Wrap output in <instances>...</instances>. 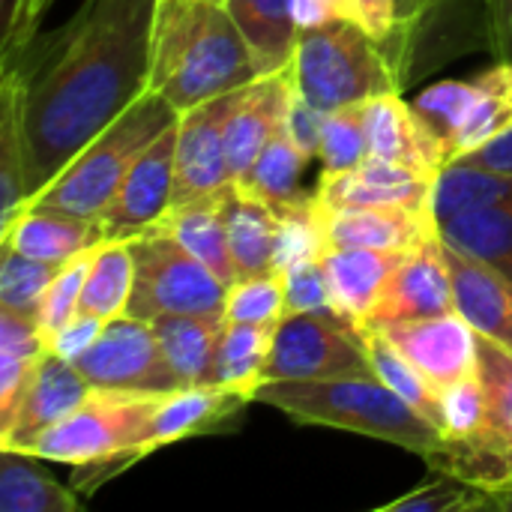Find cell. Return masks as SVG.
Listing matches in <instances>:
<instances>
[{
    "instance_id": "db71d44e",
    "label": "cell",
    "mask_w": 512,
    "mask_h": 512,
    "mask_svg": "<svg viewBox=\"0 0 512 512\" xmlns=\"http://www.w3.org/2000/svg\"><path fill=\"white\" fill-rule=\"evenodd\" d=\"M213 3H225V0H213Z\"/></svg>"
},
{
    "instance_id": "44dd1931",
    "label": "cell",
    "mask_w": 512,
    "mask_h": 512,
    "mask_svg": "<svg viewBox=\"0 0 512 512\" xmlns=\"http://www.w3.org/2000/svg\"><path fill=\"white\" fill-rule=\"evenodd\" d=\"M444 252L459 315L477 330V336H486L512 351V279L447 243Z\"/></svg>"
},
{
    "instance_id": "b9f144b4",
    "label": "cell",
    "mask_w": 512,
    "mask_h": 512,
    "mask_svg": "<svg viewBox=\"0 0 512 512\" xmlns=\"http://www.w3.org/2000/svg\"><path fill=\"white\" fill-rule=\"evenodd\" d=\"M96 249V246H93ZM93 249L75 255L72 261H66L60 267V273L54 276V282L48 285V291L42 294V303L36 309V324L39 333L45 339V345L54 339V333L78 312L81 306V291H84V279H87V267L93 258Z\"/></svg>"
},
{
    "instance_id": "8fae6325",
    "label": "cell",
    "mask_w": 512,
    "mask_h": 512,
    "mask_svg": "<svg viewBox=\"0 0 512 512\" xmlns=\"http://www.w3.org/2000/svg\"><path fill=\"white\" fill-rule=\"evenodd\" d=\"M243 90V87H240ZM240 90L207 99L177 117V144H174V204L198 201L216 195L231 180L228 150H225V123L240 99Z\"/></svg>"
},
{
    "instance_id": "ee69618b",
    "label": "cell",
    "mask_w": 512,
    "mask_h": 512,
    "mask_svg": "<svg viewBox=\"0 0 512 512\" xmlns=\"http://www.w3.org/2000/svg\"><path fill=\"white\" fill-rule=\"evenodd\" d=\"M282 276H285V315L333 312L330 285H327V273H324L321 258L300 261V264L282 270Z\"/></svg>"
},
{
    "instance_id": "60d3db41",
    "label": "cell",
    "mask_w": 512,
    "mask_h": 512,
    "mask_svg": "<svg viewBox=\"0 0 512 512\" xmlns=\"http://www.w3.org/2000/svg\"><path fill=\"white\" fill-rule=\"evenodd\" d=\"M285 318V276L282 270L237 279L228 288L225 321L237 324H279Z\"/></svg>"
},
{
    "instance_id": "7c38bea8",
    "label": "cell",
    "mask_w": 512,
    "mask_h": 512,
    "mask_svg": "<svg viewBox=\"0 0 512 512\" xmlns=\"http://www.w3.org/2000/svg\"><path fill=\"white\" fill-rule=\"evenodd\" d=\"M174 144L177 123L141 153L117 198L96 219L105 240H132L168 213L174 201Z\"/></svg>"
},
{
    "instance_id": "836d02e7",
    "label": "cell",
    "mask_w": 512,
    "mask_h": 512,
    "mask_svg": "<svg viewBox=\"0 0 512 512\" xmlns=\"http://www.w3.org/2000/svg\"><path fill=\"white\" fill-rule=\"evenodd\" d=\"M36 456L0 450V512H75V489H63L36 468Z\"/></svg>"
},
{
    "instance_id": "8d00e7d4",
    "label": "cell",
    "mask_w": 512,
    "mask_h": 512,
    "mask_svg": "<svg viewBox=\"0 0 512 512\" xmlns=\"http://www.w3.org/2000/svg\"><path fill=\"white\" fill-rule=\"evenodd\" d=\"M60 267L63 264H48V261L21 255L12 246H0V306L36 318L42 294L54 282Z\"/></svg>"
},
{
    "instance_id": "d6a6232c",
    "label": "cell",
    "mask_w": 512,
    "mask_h": 512,
    "mask_svg": "<svg viewBox=\"0 0 512 512\" xmlns=\"http://www.w3.org/2000/svg\"><path fill=\"white\" fill-rule=\"evenodd\" d=\"M132 282H135V264H132L129 240H102L93 249L78 312L96 315L102 321H114L126 315Z\"/></svg>"
},
{
    "instance_id": "2e32d148",
    "label": "cell",
    "mask_w": 512,
    "mask_h": 512,
    "mask_svg": "<svg viewBox=\"0 0 512 512\" xmlns=\"http://www.w3.org/2000/svg\"><path fill=\"white\" fill-rule=\"evenodd\" d=\"M384 330L396 348L438 387H450L462 378L477 375L480 354H477V330L456 312L417 318V321H399L384 324Z\"/></svg>"
},
{
    "instance_id": "5bb4252c",
    "label": "cell",
    "mask_w": 512,
    "mask_h": 512,
    "mask_svg": "<svg viewBox=\"0 0 512 512\" xmlns=\"http://www.w3.org/2000/svg\"><path fill=\"white\" fill-rule=\"evenodd\" d=\"M444 312H456V294H453V276L444 252V237L438 234L402 258L378 306L363 324L384 327V324L417 321Z\"/></svg>"
},
{
    "instance_id": "83f0119b",
    "label": "cell",
    "mask_w": 512,
    "mask_h": 512,
    "mask_svg": "<svg viewBox=\"0 0 512 512\" xmlns=\"http://www.w3.org/2000/svg\"><path fill=\"white\" fill-rule=\"evenodd\" d=\"M27 144H24V72L3 69L0 78V228L27 207Z\"/></svg>"
},
{
    "instance_id": "bcb514c9",
    "label": "cell",
    "mask_w": 512,
    "mask_h": 512,
    "mask_svg": "<svg viewBox=\"0 0 512 512\" xmlns=\"http://www.w3.org/2000/svg\"><path fill=\"white\" fill-rule=\"evenodd\" d=\"M321 126H324V114L315 105H309L294 87L291 102H288V114H285V129L309 159H315L321 153Z\"/></svg>"
},
{
    "instance_id": "f6af8a7d",
    "label": "cell",
    "mask_w": 512,
    "mask_h": 512,
    "mask_svg": "<svg viewBox=\"0 0 512 512\" xmlns=\"http://www.w3.org/2000/svg\"><path fill=\"white\" fill-rule=\"evenodd\" d=\"M105 324H108V321H102V318H96V315L75 312V315L54 333V339L48 342V351H54V354H60L63 360H72V363H75V360L102 336Z\"/></svg>"
},
{
    "instance_id": "ac0fdd59",
    "label": "cell",
    "mask_w": 512,
    "mask_h": 512,
    "mask_svg": "<svg viewBox=\"0 0 512 512\" xmlns=\"http://www.w3.org/2000/svg\"><path fill=\"white\" fill-rule=\"evenodd\" d=\"M291 93H294L291 66L285 72L255 78L240 90V99L225 123V150H228V168L234 183H240L249 174L261 150L285 126Z\"/></svg>"
},
{
    "instance_id": "f5cc1de1",
    "label": "cell",
    "mask_w": 512,
    "mask_h": 512,
    "mask_svg": "<svg viewBox=\"0 0 512 512\" xmlns=\"http://www.w3.org/2000/svg\"><path fill=\"white\" fill-rule=\"evenodd\" d=\"M15 6H18V0H0V24L15 12Z\"/></svg>"
},
{
    "instance_id": "f907efd6",
    "label": "cell",
    "mask_w": 512,
    "mask_h": 512,
    "mask_svg": "<svg viewBox=\"0 0 512 512\" xmlns=\"http://www.w3.org/2000/svg\"><path fill=\"white\" fill-rule=\"evenodd\" d=\"M468 165H480V168H495V171H512V132H507L504 138L492 141L489 147L459 159Z\"/></svg>"
},
{
    "instance_id": "4fadbf2b",
    "label": "cell",
    "mask_w": 512,
    "mask_h": 512,
    "mask_svg": "<svg viewBox=\"0 0 512 512\" xmlns=\"http://www.w3.org/2000/svg\"><path fill=\"white\" fill-rule=\"evenodd\" d=\"M435 177L417 168L369 156L351 171H321L315 186V204L321 210H357V207H423L432 210Z\"/></svg>"
},
{
    "instance_id": "4316f807",
    "label": "cell",
    "mask_w": 512,
    "mask_h": 512,
    "mask_svg": "<svg viewBox=\"0 0 512 512\" xmlns=\"http://www.w3.org/2000/svg\"><path fill=\"white\" fill-rule=\"evenodd\" d=\"M225 6L252 48L261 78L285 72L300 36L297 0H225Z\"/></svg>"
},
{
    "instance_id": "6da1fadb",
    "label": "cell",
    "mask_w": 512,
    "mask_h": 512,
    "mask_svg": "<svg viewBox=\"0 0 512 512\" xmlns=\"http://www.w3.org/2000/svg\"><path fill=\"white\" fill-rule=\"evenodd\" d=\"M153 12L156 0H84L39 57L18 63L30 198L147 93Z\"/></svg>"
},
{
    "instance_id": "4dcf8cb0",
    "label": "cell",
    "mask_w": 512,
    "mask_h": 512,
    "mask_svg": "<svg viewBox=\"0 0 512 512\" xmlns=\"http://www.w3.org/2000/svg\"><path fill=\"white\" fill-rule=\"evenodd\" d=\"M512 204V171L480 168L468 162H450L438 177L432 189V213L438 225L474 213Z\"/></svg>"
},
{
    "instance_id": "f1b7e54d",
    "label": "cell",
    "mask_w": 512,
    "mask_h": 512,
    "mask_svg": "<svg viewBox=\"0 0 512 512\" xmlns=\"http://www.w3.org/2000/svg\"><path fill=\"white\" fill-rule=\"evenodd\" d=\"M363 342V351L372 363L375 378H381L396 396H402L423 420H429L438 432L444 426V411H441V390L396 348V342L378 330V327H366V324H354ZM444 435V432H441Z\"/></svg>"
},
{
    "instance_id": "d6986e66",
    "label": "cell",
    "mask_w": 512,
    "mask_h": 512,
    "mask_svg": "<svg viewBox=\"0 0 512 512\" xmlns=\"http://www.w3.org/2000/svg\"><path fill=\"white\" fill-rule=\"evenodd\" d=\"M363 108H366L372 156L417 168L432 177H438L447 168L444 141L420 117V111L402 99V93L375 96V99L363 102Z\"/></svg>"
},
{
    "instance_id": "f546056e",
    "label": "cell",
    "mask_w": 512,
    "mask_h": 512,
    "mask_svg": "<svg viewBox=\"0 0 512 512\" xmlns=\"http://www.w3.org/2000/svg\"><path fill=\"white\" fill-rule=\"evenodd\" d=\"M276 327L279 324L228 321L216 354V387H225L255 402L261 384L267 381V363L273 354Z\"/></svg>"
},
{
    "instance_id": "e575fe53",
    "label": "cell",
    "mask_w": 512,
    "mask_h": 512,
    "mask_svg": "<svg viewBox=\"0 0 512 512\" xmlns=\"http://www.w3.org/2000/svg\"><path fill=\"white\" fill-rule=\"evenodd\" d=\"M441 237L447 246L486 261L512 279V204L456 216L441 225Z\"/></svg>"
},
{
    "instance_id": "cb8c5ba5",
    "label": "cell",
    "mask_w": 512,
    "mask_h": 512,
    "mask_svg": "<svg viewBox=\"0 0 512 512\" xmlns=\"http://www.w3.org/2000/svg\"><path fill=\"white\" fill-rule=\"evenodd\" d=\"M216 198L225 216L237 279L273 273L279 213L240 183H228L225 189L216 192Z\"/></svg>"
},
{
    "instance_id": "52a82bcc",
    "label": "cell",
    "mask_w": 512,
    "mask_h": 512,
    "mask_svg": "<svg viewBox=\"0 0 512 512\" xmlns=\"http://www.w3.org/2000/svg\"><path fill=\"white\" fill-rule=\"evenodd\" d=\"M135 282L126 315L156 321L165 315H225L228 285L213 276L162 228L129 240Z\"/></svg>"
},
{
    "instance_id": "e0dca14e",
    "label": "cell",
    "mask_w": 512,
    "mask_h": 512,
    "mask_svg": "<svg viewBox=\"0 0 512 512\" xmlns=\"http://www.w3.org/2000/svg\"><path fill=\"white\" fill-rule=\"evenodd\" d=\"M318 213L324 222L327 249L411 252L441 234L435 213L423 207H357V210L318 207Z\"/></svg>"
},
{
    "instance_id": "7dc6e473",
    "label": "cell",
    "mask_w": 512,
    "mask_h": 512,
    "mask_svg": "<svg viewBox=\"0 0 512 512\" xmlns=\"http://www.w3.org/2000/svg\"><path fill=\"white\" fill-rule=\"evenodd\" d=\"M342 18L360 24L381 42L393 39L399 30L396 0H342Z\"/></svg>"
},
{
    "instance_id": "1f68e13d",
    "label": "cell",
    "mask_w": 512,
    "mask_h": 512,
    "mask_svg": "<svg viewBox=\"0 0 512 512\" xmlns=\"http://www.w3.org/2000/svg\"><path fill=\"white\" fill-rule=\"evenodd\" d=\"M309 162L312 159L300 150V144L282 126L270 138V144L261 150V156L249 168V174L240 180V186H246L258 198H264L273 210H285V207L303 204V201L312 198V192L306 195L300 189V177H303Z\"/></svg>"
},
{
    "instance_id": "9c48e42d",
    "label": "cell",
    "mask_w": 512,
    "mask_h": 512,
    "mask_svg": "<svg viewBox=\"0 0 512 512\" xmlns=\"http://www.w3.org/2000/svg\"><path fill=\"white\" fill-rule=\"evenodd\" d=\"M375 375L354 324L333 312L285 315L276 327L267 381Z\"/></svg>"
},
{
    "instance_id": "603a6c76",
    "label": "cell",
    "mask_w": 512,
    "mask_h": 512,
    "mask_svg": "<svg viewBox=\"0 0 512 512\" xmlns=\"http://www.w3.org/2000/svg\"><path fill=\"white\" fill-rule=\"evenodd\" d=\"M102 240L105 237L96 219L36 204L24 207L15 222L0 228V246H12L15 252L48 264H66Z\"/></svg>"
},
{
    "instance_id": "9a60e30c",
    "label": "cell",
    "mask_w": 512,
    "mask_h": 512,
    "mask_svg": "<svg viewBox=\"0 0 512 512\" xmlns=\"http://www.w3.org/2000/svg\"><path fill=\"white\" fill-rule=\"evenodd\" d=\"M93 393L87 378L75 369L72 360H63L54 351H45L12 420L0 429V450L27 453L48 429L63 423L84 399Z\"/></svg>"
},
{
    "instance_id": "30bf717a",
    "label": "cell",
    "mask_w": 512,
    "mask_h": 512,
    "mask_svg": "<svg viewBox=\"0 0 512 512\" xmlns=\"http://www.w3.org/2000/svg\"><path fill=\"white\" fill-rule=\"evenodd\" d=\"M75 369L96 390L171 393L180 387L162 357L153 324L132 315L108 321L102 336L75 360Z\"/></svg>"
},
{
    "instance_id": "277c9868",
    "label": "cell",
    "mask_w": 512,
    "mask_h": 512,
    "mask_svg": "<svg viewBox=\"0 0 512 512\" xmlns=\"http://www.w3.org/2000/svg\"><path fill=\"white\" fill-rule=\"evenodd\" d=\"M165 393L96 390L27 453L39 462L75 465L72 489L93 495L105 480L144 459V435Z\"/></svg>"
},
{
    "instance_id": "74e56055",
    "label": "cell",
    "mask_w": 512,
    "mask_h": 512,
    "mask_svg": "<svg viewBox=\"0 0 512 512\" xmlns=\"http://www.w3.org/2000/svg\"><path fill=\"white\" fill-rule=\"evenodd\" d=\"M372 156L369 150V129H366V108L348 105L339 111L324 114L321 126V153L324 171H351Z\"/></svg>"
},
{
    "instance_id": "816d5d0a",
    "label": "cell",
    "mask_w": 512,
    "mask_h": 512,
    "mask_svg": "<svg viewBox=\"0 0 512 512\" xmlns=\"http://www.w3.org/2000/svg\"><path fill=\"white\" fill-rule=\"evenodd\" d=\"M489 510L512 512V483H504L498 489H489Z\"/></svg>"
},
{
    "instance_id": "7bdbcfd3",
    "label": "cell",
    "mask_w": 512,
    "mask_h": 512,
    "mask_svg": "<svg viewBox=\"0 0 512 512\" xmlns=\"http://www.w3.org/2000/svg\"><path fill=\"white\" fill-rule=\"evenodd\" d=\"M441 411H444V441L447 438H468L486 426V387L480 372L462 378L441 390Z\"/></svg>"
},
{
    "instance_id": "ab89813d",
    "label": "cell",
    "mask_w": 512,
    "mask_h": 512,
    "mask_svg": "<svg viewBox=\"0 0 512 512\" xmlns=\"http://www.w3.org/2000/svg\"><path fill=\"white\" fill-rule=\"evenodd\" d=\"M489 489L459 480L453 474H438L435 483H423L420 489L384 504L381 512H486Z\"/></svg>"
},
{
    "instance_id": "5b68a950",
    "label": "cell",
    "mask_w": 512,
    "mask_h": 512,
    "mask_svg": "<svg viewBox=\"0 0 512 512\" xmlns=\"http://www.w3.org/2000/svg\"><path fill=\"white\" fill-rule=\"evenodd\" d=\"M291 78L297 93L321 114L408 87L387 42L348 18H330L300 30Z\"/></svg>"
},
{
    "instance_id": "d4e9b609",
    "label": "cell",
    "mask_w": 512,
    "mask_h": 512,
    "mask_svg": "<svg viewBox=\"0 0 512 512\" xmlns=\"http://www.w3.org/2000/svg\"><path fill=\"white\" fill-rule=\"evenodd\" d=\"M150 324L180 387L216 384V354L228 324L225 315H165Z\"/></svg>"
},
{
    "instance_id": "3957f363",
    "label": "cell",
    "mask_w": 512,
    "mask_h": 512,
    "mask_svg": "<svg viewBox=\"0 0 512 512\" xmlns=\"http://www.w3.org/2000/svg\"><path fill=\"white\" fill-rule=\"evenodd\" d=\"M255 402L282 411L294 423L366 435L423 459L444 447V435L375 375L264 381Z\"/></svg>"
},
{
    "instance_id": "8992f818",
    "label": "cell",
    "mask_w": 512,
    "mask_h": 512,
    "mask_svg": "<svg viewBox=\"0 0 512 512\" xmlns=\"http://www.w3.org/2000/svg\"><path fill=\"white\" fill-rule=\"evenodd\" d=\"M177 117L180 111L168 99L147 90L114 123H108L48 186H42L30 204L99 219V213L117 198L141 153L171 123H177Z\"/></svg>"
},
{
    "instance_id": "f35d334b",
    "label": "cell",
    "mask_w": 512,
    "mask_h": 512,
    "mask_svg": "<svg viewBox=\"0 0 512 512\" xmlns=\"http://www.w3.org/2000/svg\"><path fill=\"white\" fill-rule=\"evenodd\" d=\"M279 213V231H276V270H288L300 261L324 258L327 252V237H324V222L315 207V192L309 201L276 210Z\"/></svg>"
},
{
    "instance_id": "484cf974",
    "label": "cell",
    "mask_w": 512,
    "mask_h": 512,
    "mask_svg": "<svg viewBox=\"0 0 512 512\" xmlns=\"http://www.w3.org/2000/svg\"><path fill=\"white\" fill-rule=\"evenodd\" d=\"M153 228H162L165 234H171L186 252H192L228 288L237 282L231 240H228L225 216H222V207H219L216 195L168 207V213Z\"/></svg>"
},
{
    "instance_id": "d590c367",
    "label": "cell",
    "mask_w": 512,
    "mask_h": 512,
    "mask_svg": "<svg viewBox=\"0 0 512 512\" xmlns=\"http://www.w3.org/2000/svg\"><path fill=\"white\" fill-rule=\"evenodd\" d=\"M480 378L486 387V432L501 444L512 465V351L480 336ZM512 483V480H510Z\"/></svg>"
},
{
    "instance_id": "7402d4cb",
    "label": "cell",
    "mask_w": 512,
    "mask_h": 512,
    "mask_svg": "<svg viewBox=\"0 0 512 512\" xmlns=\"http://www.w3.org/2000/svg\"><path fill=\"white\" fill-rule=\"evenodd\" d=\"M408 252L387 249H327L324 273L330 285L333 312L348 324H363L378 306L390 276Z\"/></svg>"
},
{
    "instance_id": "681fc988",
    "label": "cell",
    "mask_w": 512,
    "mask_h": 512,
    "mask_svg": "<svg viewBox=\"0 0 512 512\" xmlns=\"http://www.w3.org/2000/svg\"><path fill=\"white\" fill-rule=\"evenodd\" d=\"M489 45L498 60H512V0H483Z\"/></svg>"
},
{
    "instance_id": "ba28073f",
    "label": "cell",
    "mask_w": 512,
    "mask_h": 512,
    "mask_svg": "<svg viewBox=\"0 0 512 512\" xmlns=\"http://www.w3.org/2000/svg\"><path fill=\"white\" fill-rule=\"evenodd\" d=\"M414 108L444 141L447 165L459 162L512 132V60H495L468 81L432 84Z\"/></svg>"
},
{
    "instance_id": "ffe728a7",
    "label": "cell",
    "mask_w": 512,
    "mask_h": 512,
    "mask_svg": "<svg viewBox=\"0 0 512 512\" xmlns=\"http://www.w3.org/2000/svg\"><path fill=\"white\" fill-rule=\"evenodd\" d=\"M249 405L246 396L231 393L225 387H177L162 396L150 429L144 435V456L198 438V435H213L222 432L225 426L237 423L243 408Z\"/></svg>"
},
{
    "instance_id": "7a4b0ae2",
    "label": "cell",
    "mask_w": 512,
    "mask_h": 512,
    "mask_svg": "<svg viewBox=\"0 0 512 512\" xmlns=\"http://www.w3.org/2000/svg\"><path fill=\"white\" fill-rule=\"evenodd\" d=\"M255 78V54L225 3L156 0L147 90L189 111Z\"/></svg>"
},
{
    "instance_id": "c3c4849f",
    "label": "cell",
    "mask_w": 512,
    "mask_h": 512,
    "mask_svg": "<svg viewBox=\"0 0 512 512\" xmlns=\"http://www.w3.org/2000/svg\"><path fill=\"white\" fill-rule=\"evenodd\" d=\"M441 0H396V18H399V30L393 39H387V48L393 51L399 72L405 78V84H411V72H408V39L414 36V30L426 21V15L438 6Z\"/></svg>"
}]
</instances>
